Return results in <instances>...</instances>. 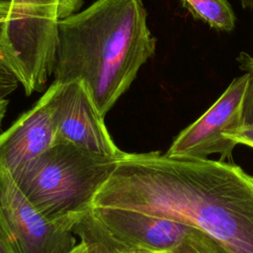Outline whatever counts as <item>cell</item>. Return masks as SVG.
<instances>
[{"label":"cell","mask_w":253,"mask_h":253,"mask_svg":"<svg viewBox=\"0 0 253 253\" xmlns=\"http://www.w3.org/2000/svg\"><path fill=\"white\" fill-rule=\"evenodd\" d=\"M94 208L173 219L208 234L226 253H253V176L223 160L126 152Z\"/></svg>","instance_id":"1"},{"label":"cell","mask_w":253,"mask_h":253,"mask_svg":"<svg viewBox=\"0 0 253 253\" xmlns=\"http://www.w3.org/2000/svg\"><path fill=\"white\" fill-rule=\"evenodd\" d=\"M155 48L142 0H96L58 21L52 73L81 81L105 118Z\"/></svg>","instance_id":"2"},{"label":"cell","mask_w":253,"mask_h":253,"mask_svg":"<svg viewBox=\"0 0 253 253\" xmlns=\"http://www.w3.org/2000/svg\"><path fill=\"white\" fill-rule=\"evenodd\" d=\"M119 159L56 142L14 180L46 219L76 222L92 211Z\"/></svg>","instance_id":"3"},{"label":"cell","mask_w":253,"mask_h":253,"mask_svg":"<svg viewBox=\"0 0 253 253\" xmlns=\"http://www.w3.org/2000/svg\"><path fill=\"white\" fill-rule=\"evenodd\" d=\"M249 74L235 77L218 99L173 140L165 154L173 158H208L219 154L223 160L231 157L236 143L225 133L243 124Z\"/></svg>","instance_id":"4"},{"label":"cell","mask_w":253,"mask_h":253,"mask_svg":"<svg viewBox=\"0 0 253 253\" xmlns=\"http://www.w3.org/2000/svg\"><path fill=\"white\" fill-rule=\"evenodd\" d=\"M0 217L19 253H70L78 244L73 221L46 219L0 162Z\"/></svg>","instance_id":"5"},{"label":"cell","mask_w":253,"mask_h":253,"mask_svg":"<svg viewBox=\"0 0 253 253\" xmlns=\"http://www.w3.org/2000/svg\"><path fill=\"white\" fill-rule=\"evenodd\" d=\"M92 212L109 234L129 250L178 253L211 237L182 222L131 210L94 208Z\"/></svg>","instance_id":"6"},{"label":"cell","mask_w":253,"mask_h":253,"mask_svg":"<svg viewBox=\"0 0 253 253\" xmlns=\"http://www.w3.org/2000/svg\"><path fill=\"white\" fill-rule=\"evenodd\" d=\"M61 86L54 80L29 111L0 133V162L14 179L56 143L55 109Z\"/></svg>","instance_id":"7"},{"label":"cell","mask_w":253,"mask_h":253,"mask_svg":"<svg viewBox=\"0 0 253 253\" xmlns=\"http://www.w3.org/2000/svg\"><path fill=\"white\" fill-rule=\"evenodd\" d=\"M56 142H68L84 149L121 158L122 151L110 135L85 85L78 80L62 83L55 109Z\"/></svg>","instance_id":"8"},{"label":"cell","mask_w":253,"mask_h":253,"mask_svg":"<svg viewBox=\"0 0 253 253\" xmlns=\"http://www.w3.org/2000/svg\"><path fill=\"white\" fill-rule=\"evenodd\" d=\"M191 16L217 32H232L236 25L235 13L228 0H181Z\"/></svg>","instance_id":"9"},{"label":"cell","mask_w":253,"mask_h":253,"mask_svg":"<svg viewBox=\"0 0 253 253\" xmlns=\"http://www.w3.org/2000/svg\"><path fill=\"white\" fill-rule=\"evenodd\" d=\"M73 232L79 237L89 253H122V246L89 211L73 225Z\"/></svg>","instance_id":"10"},{"label":"cell","mask_w":253,"mask_h":253,"mask_svg":"<svg viewBox=\"0 0 253 253\" xmlns=\"http://www.w3.org/2000/svg\"><path fill=\"white\" fill-rule=\"evenodd\" d=\"M236 60L239 68L250 77L244 104L243 124H253V52L241 51Z\"/></svg>","instance_id":"11"},{"label":"cell","mask_w":253,"mask_h":253,"mask_svg":"<svg viewBox=\"0 0 253 253\" xmlns=\"http://www.w3.org/2000/svg\"><path fill=\"white\" fill-rule=\"evenodd\" d=\"M122 246V253H173V252H153L145 250H129ZM179 253H226L223 247H221L215 240L209 239L203 243L190 246L187 250Z\"/></svg>","instance_id":"12"},{"label":"cell","mask_w":253,"mask_h":253,"mask_svg":"<svg viewBox=\"0 0 253 253\" xmlns=\"http://www.w3.org/2000/svg\"><path fill=\"white\" fill-rule=\"evenodd\" d=\"M19 80L0 51V90L7 96L16 90Z\"/></svg>","instance_id":"13"},{"label":"cell","mask_w":253,"mask_h":253,"mask_svg":"<svg viewBox=\"0 0 253 253\" xmlns=\"http://www.w3.org/2000/svg\"><path fill=\"white\" fill-rule=\"evenodd\" d=\"M225 136L236 144H244L253 148V124H242L225 133Z\"/></svg>","instance_id":"14"},{"label":"cell","mask_w":253,"mask_h":253,"mask_svg":"<svg viewBox=\"0 0 253 253\" xmlns=\"http://www.w3.org/2000/svg\"><path fill=\"white\" fill-rule=\"evenodd\" d=\"M0 253H19L8 229L0 217Z\"/></svg>","instance_id":"15"},{"label":"cell","mask_w":253,"mask_h":253,"mask_svg":"<svg viewBox=\"0 0 253 253\" xmlns=\"http://www.w3.org/2000/svg\"><path fill=\"white\" fill-rule=\"evenodd\" d=\"M8 104H9V101L7 99V95L4 94L2 91H0V130H1L3 119L5 118V115L7 112Z\"/></svg>","instance_id":"16"},{"label":"cell","mask_w":253,"mask_h":253,"mask_svg":"<svg viewBox=\"0 0 253 253\" xmlns=\"http://www.w3.org/2000/svg\"><path fill=\"white\" fill-rule=\"evenodd\" d=\"M10 10V0H0V29L5 22Z\"/></svg>","instance_id":"17"},{"label":"cell","mask_w":253,"mask_h":253,"mask_svg":"<svg viewBox=\"0 0 253 253\" xmlns=\"http://www.w3.org/2000/svg\"><path fill=\"white\" fill-rule=\"evenodd\" d=\"M70 253H89V252L86 245L82 241H80Z\"/></svg>","instance_id":"18"},{"label":"cell","mask_w":253,"mask_h":253,"mask_svg":"<svg viewBox=\"0 0 253 253\" xmlns=\"http://www.w3.org/2000/svg\"><path fill=\"white\" fill-rule=\"evenodd\" d=\"M239 1L244 9H249L253 11V0H239Z\"/></svg>","instance_id":"19"}]
</instances>
